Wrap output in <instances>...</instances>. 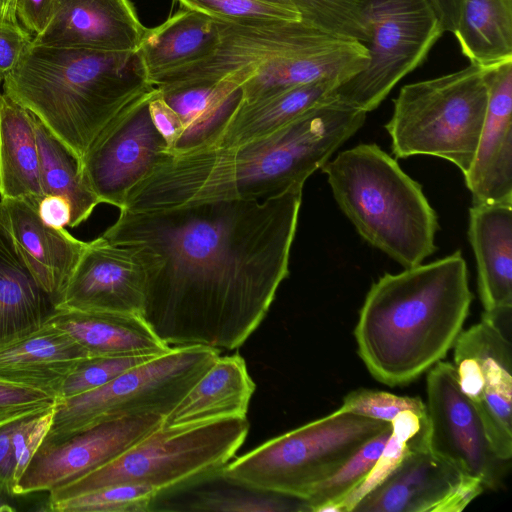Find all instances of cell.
Masks as SVG:
<instances>
[{"instance_id": "obj_5", "label": "cell", "mask_w": 512, "mask_h": 512, "mask_svg": "<svg viewBox=\"0 0 512 512\" xmlns=\"http://www.w3.org/2000/svg\"><path fill=\"white\" fill-rule=\"evenodd\" d=\"M321 170L338 206L370 245L404 268L436 251L435 210L421 185L377 144L343 150Z\"/></svg>"}, {"instance_id": "obj_41", "label": "cell", "mask_w": 512, "mask_h": 512, "mask_svg": "<svg viewBox=\"0 0 512 512\" xmlns=\"http://www.w3.org/2000/svg\"><path fill=\"white\" fill-rule=\"evenodd\" d=\"M55 408V407H54ZM54 408L17 422L12 434V486L16 496L17 484L32 457L41 446L53 419Z\"/></svg>"}, {"instance_id": "obj_25", "label": "cell", "mask_w": 512, "mask_h": 512, "mask_svg": "<svg viewBox=\"0 0 512 512\" xmlns=\"http://www.w3.org/2000/svg\"><path fill=\"white\" fill-rule=\"evenodd\" d=\"M255 383L238 354L218 356L212 366L163 418L166 427L246 417Z\"/></svg>"}, {"instance_id": "obj_44", "label": "cell", "mask_w": 512, "mask_h": 512, "mask_svg": "<svg viewBox=\"0 0 512 512\" xmlns=\"http://www.w3.org/2000/svg\"><path fill=\"white\" fill-rule=\"evenodd\" d=\"M54 3L55 0H17V20L34 37L48 24Z\"/></svg>"}, {"instance_id": "obj_37", "label": "cell", "mask_w": 512, "mask_h": 512, "mask_svg": "<svg viewBox=\"0 0 512 512\" xmlns=\"http://www.w3.org/2000/svg\"><path fill=\"white\" fill-rule=\"evenodd\" d=\"M301 20L342 38L365 41L363 16L369 0H292Z\"/></svg>"}, {"instance_id": "obj_23", "label": "cell", "mask_w": 512, "mask_h": 512, "mask_svg": "<svg viewBox=\"0 0 512 512\" xmlns=\"http://www.w3.org/2000/svg\"><path fill=\"white\" fill-rule=\"evenodd\" d=\"M47 322L68 333L90 357H156L171 349L136 314L56 309Z\"/></svg>"}, {"instance_id": "obj_39", "label": "cell", "mask_w": 512, "mask_h": 512, "mask_svg": "<svg viewBox=\"0 0 512 512\" xmlns=\"http://www.w3.org/2000/svg\"><path fill=\"white\" fill-rule=\"evenodd\" d=\"M340 410L391 422L402 411L427 416L426 404L420 397L398 396L385 391L359 388L348 393Z\"/></svg>"}, {"instance_id": "obj_21", "label": "cell", "mask_w": 512, "mask_h": 512, "mask_svg": "<svg viewBox=\"0 0 512 512\" xmlns=\"http://www.w3.org/2000/svg\"><path fill=\"white\" fill-rule=\"evenodd\" d=\"M90 357L68 333L46 322L0 345V380L44 391L59 399L62 384Z\"/></svg>"}, {"instance_id": "obj_46", "label": "cell", "mask_w": 512, "mask_h": 512, "mask_svg": "<svg viewBox=\"0 0 512 512\" xmlns=\"http://www.w3.org/2000/svg\"><path fill=\"white\" fill-rule=\"evenodd\" d=\"M38 212L42 220L53 227H65L71 217L69 202L59 195H45L39 203Z\"/></svg>"}, {"instance_id": "obj_4", "label": "cell", "mask_w": 512, "mask_h": 512, "mask_svg": "<svg viewBox=\"0 0 512 512\" xmlns=\"http://www.w3.org/2000/svg\"><path fill=\"white\" fill-rule=\"evenodd\" d=\"M3 93L35 115L80 159L101 132L155 87L136 52L32 43L3 78Z\"/></svg>"}, {"instance_id": "obj_35", "label": "cell", "mask_w": 512, "mask_h": 512, "mask_svg": "<svg viewBox=\"0 0 512 512\" xmlns=\"http://www.w3.org/2000/svg\"><path fill=\"white\" fill-rule=\"evenodd\" d=\"M241 487L242 489L199 492L182 510L227 512L309 511L306 502L302 499Z\"/></svg>"}, {"instance_id": "obj_6", "label": "cell", "mask_w": 512, "mask_h": 512, "mask_svg": "<svg viewBox=\"0 0 512 512\" xmlns=\"http://www.w3.org/2000/svg\"><path fill=\"white\" fill-rule=\"evenodd\" d=\"M248 431L246 417L173 427L161 424L117 458L48 492V501L115 484H143L161 495L220 476Z\"/></svg>"}, {"instance_id": "obj_18", "label": "cell", "mask_w": 512, "mask_h": 512, "mask_svg": "<svg viewBox=\"0 0 512 512\" xmlns=\"http://www.w3.org/2000/svg\"><path fill=\"white\" fill-rule=\"evenodd\" d=\"M129 0H55L33 43L105 52H136L147 31Z\"/></svg>"}, {"instance_id": "obj_42", "label": "cell", "mask_w": 512, "mask_h": 512, "mask_svg": "<svg viewBox=\"0 0 512 512\" xmlns=\"http://www.w3.org/2000/svg\"><path fill=\"white\" fill-rule=\"evenodd\" d=\"M33 35L19 23L0 21V76L13 71L31 45Z\"/></svg>"}, {"instance_id": "obj_38", "label": "cell", "mask_w": 512, "mask_h": 512, "mask_svg": "<svg viewBox=\"0 0 512 512\" xmlns=\"http://www.w3.org/2000/svg\"><path fill=\"white\" fill-rule=\"evenodd\" d=\"M153 357H88L68 375L62 384L60 401L103 386L121 373Z\"/></svg>"}, {"instance_id": "obj_27", "label": "cell", "mask_w": 512, "mask_h": 512, "mask_svg": "<svg viewBox=\"0 0 512 512\" xmlns=\"http://www.w3.org/2000/svg\"><path fill=\"white\" fill-rule=\"evenodd\" d=\"M35 115L0 93V199L39 207L44 197Z\"/></svg>"}, {"instance_id": "obj_24", "label": "cell", "mask_w": 512, "mask_h": 512, "mask_svg": "<svg viewBox=\"0 0 512 512\" xmlns=\"http://www.w3.org/2000/svg\"><path fill=\"white\" fill-rule=\"evenodd\" d=\"M55 310L0 212V345L36 331Z\"/></svg>"}, {"instance_id": "obj_34", "label": "cell", "mask_w": 512, "mask_h": 512, "mask_svg": "<svg viewBox=\"0 0 512 512\" xmlns=\"http://www.w3.org/2000/svg\"><path fill=\"white\" fill-rule=\"evenodd\" d=\"M159 493L143 484H115L76 496L47 501V510L54 512H145Z\"/></svg>"}, {"instance_id": "obj_19", "label": "cell", "mask_w": 512, "mask_h": 512, "mask_svg": "<svg viewBox=\"0 0 512 512\" xmlns=\"http://www.w3.org/2000/svg\"><path fill=\"white\" fill-rule=\"evenodd\" d=\"M486 79L487 109L465 184L472 204L512 203V61L486 69Z\"/></svg>"}, {"instance_id": "obj_7", "label": "cell", "mask_w": 512, "mask_h": 512, "mask_svg": "<svg viewBox=\"0 0 512 512\" xmlns=\"http://www.w3.org/2000/svg\"><path fill=\"white\" fill-rule=\"evenodd\" d=\"M488 102L486 69L458 71L404 85L385 128L396 158L445 159L463 176L473 162Z\"/></svg>"}, {"instance_id": "obj_36", "label": "cell", "mask_w": 512, "mask_h": 512, "mask_svg": "<svg viewBox=\"0 0 512 512\" xmlns=\"http://www.w3.org/2000/svg\"><path fill=\"white\" fill-rule=\"evenodd\" d=\"M183 8L233 23L300 21L292 0H176Z\"/></svg>"}, {"instance_id": "obj_51", "label": "cell", "mask_w": 512, "mask_h": 512, "mask_svg": "<svg viewBox=\"0 0 512 512\" xmlns=\"http://www.w3.org/2000/svg\"><path fill=\"white\" fill-rule=\"evenodd\" d=\"M2 81H3V79H2V78H1V76H0V84H1V82H2Z\"/></svg>"}, {"instance_id": "obj_11", "label": "cell", "mask_w": 512, "mask_h": 512, "mask_svg": "<svg viewBox=\"0 0 512 512\" xmlns=\"http://www.w3.org/2000/svg\"><path fill=\"white\" fill-rule=\"evenodd\" d=\"M511 308L485 312L458 335L454 367L462 392L475 406L495 454L512 457Z\"/></svg>"}, {"instance_id": "obj_14", "label": "cell", "mask_w": 512, "mask_h": 512, "mask_svg": "<svg viewBox=\"0 0 512 512\" xmlns=\"http://www.w3.org/2000/svg\"><path fill=\"white\" fill-rule=\"evenodd\" d=\"M156 90L116 117L81 160L84 181L101 203L122 209L131 188L168 152L149 112Z\"/></svg>"}, {"instance_id": "obj_2", "label": "cell", "mask_w": 512, "mask_h": 512, "mask_svg": "<svg viewBox=\"0 0 512 512\" xmlns=\"http://www.w3.org/2000/svg\"><path fill=\"white\" fill-rule=\"evenodd\" d=\"M367 113L335 98L279 130L235 147L205 146L164 157L129 191L120 210L264 200L296 188L330 160Z\"/></svg>"}, {"instance_id": "obj_33", "label": "cell", "mask_w": 512, "mask_h": 512, "mask_svg": "<svg viewBox=\"0 0 512 512\" xmlns=\"http://www.w3.org/2000/svg\"><path fill=\"white\" fill-rule=\"evenodd\" d=\"M391 431L392 425L363 444L334 474L321 482L305 500L309 511H334L371 472Z\"/></svg>"}, {"instance_id": "obj_48", "label": "cell", "mask_w": 512, "mask_h": 512, "mask_svg": "<svg viewBox=\"0 0 512 512\" xmlns=\"http://www.w3.org/2000/svg\"><path fill=\"white\" fill-rule=\"evenodd\" d=\"M17 0H0V21L19 23L16 16Z\"/></svg>"}, {"instance_id": "obj_1", "label": "cell", "mask_w": 512, "mask_h": 512, "mask_svg": "<svg viewBox=\"0 0 512 512\" xmlns=\"http://www.w3.org/2000/svg\"><path fill=\"white\" fill-rule=\"evenodd\" d=\"M303 188L264 200L120 210L101 235L144 273L141 317L170 347L235 350L289 275Z\"/></svg>"}, {"instance_id": "obj_26", "label": "cell", "mask_w": 512, "mask_h": 512, "mask_svg": "<svg viewBox=\"0 0 512 512\" xmlns=\"http://www.w3.org/2000/svg\"><path fill=\"white\" fill-rule=\"evenodd\" d=\"M338 87L335 81L319 80L250 102L240 99L223 128L206 146L235 147L263 138L335 99Z\"/></svg>"}, {"instance_id": "obj_28", "label": "cell", "mask_w": 512, "mask_h": 512, "mask_svg": "<svg viewBox=\"0 0 512 512\" xmlns=\"http://www.w3.org/2000/svg\"><path fill=\"white\" fill-rule=\"evenodd\" d=\"M217 34L216 20L187 8L148 28L136 51L146 81L153 86L166 73L202 57Z\"/></svg>"}, {"instance_id": "obj_45", "label": "cell", "mask_w": 512, "mask_h": 512, "mask_svg": "<svg viewBox=\"0 0 512 512\" xmlns=\"http://www.w3.org/2000/svg\"><path fill=\"white\" fill-rule=\"evenodd\" d=\"M20 421V420H19ZM18 421L0 428V496L15 497L12 486L11 439Z\"/></svg>"}, {"instance_id": "obj_22", "label": "cell", "mask_w": 512, "mask_h": 512, "mask_svg": "<svg viewBox=\"0 0 512 512\" xmlns=\"http://www.w3.org/2000/svg\"><path fill=\"white\" fill-rule=\"evenodd\" d=\"M468 238L484 311L512 307V203L472 204Z\"/></svg>"}, {"instance_id": "obj_3", "label": "cell", "mask_w": 512, "mask_h": 512, "mask_svg": "<svg viewBox=\"0 0 512 512\" xmlns=\"http://www.w3.org/2000/svg\"><path fill=\"white\" fill-rule=\"evenodd\" d=\"M472 299L460 251L381 276L370 287L354 329L370 374L390 387L417 379L453 347Z\"/></svg>"}, {"instance_id": "obj_43", "label": "cell", "mask_w": 512, "mask_h": 512, "mask_svg": "<svg viewBox=\"0 0 512 512\" xmlns=\"http://www.w3.org/2000/svg\"><path fill=\"white\" fill-rule=\"evenodd\" d=\"M149 112L167 144L168 152H171L184 129L180 117L163 99L158 89L149 101Z\"/></svg>"}, {"instance_id": "obj_20", "label": "cell", "mask_w": 512, "mask_h": 512, "mask_svg": "<svg viewBox=\"0 0 512 512\" xmlns=\"http://www.w3.org/2000/svg\"><path fill=\"white\" fill-rule=\"evenodd\" d=\"M0 212L35 278L56 306L87 242L64 227L45 223L38 207L27 200L0 199Z\"/></svg>"}, {"instance_id": "obj_31", "label": "cell", "mask_w": 512, "mask_h": 512, "mask_svg": "<svg viewBox=\"0 0 512 512\" xmlns=\"http://www.w3.org/2000/svg\"><path fill=\"white\" fill-rule=\"evenodd\" d=\"M35 130L44 196L64 197L71 209L68 226L77 227L90 217L101 202L84 181L81 161L73 151L37 117Z\"/></svg>"}, {"instance_id": "obj_16", "label": "cell", "mask_w": 512, "mask_h": 512, "mask_svg": "<svg viewBox=\"0 0 512 512\" xmlns=\"http://www.w3.org/2000/svg\"><path fill=\"white\" fill-rule=\"evenodd\" d=\"M163 417L147 415L103 422L51 445H41L21 476L16 496L51 490L117 458L161 426Z\"/></svg>"}, {"instance_id": "obj_17", "label": "cell", "mask_w": 512, "mask_h": 512, "mask_svg": "<svg viewBox=\"0 0 512 512\" xmlns=\"http://www.w3.org/2000/svg\"><path fill=\"white\" fill-rule=\"evenodd\" d=\"M143 269L126 246L103 237L87 242L56 309L140 315Z\"/></svg>"}, {"instance_id": "obj_50", "label": "cell", "mask_w": 512, "mask_h": 512, "mask_svg": "<svg viewBox=\"0 0 512 512\" xmlns=\"http://www.w3.org/2000/svg\"><path fill=\"white\" fill-rule=\"evenodd\" d=\"M502 1H503V3H504L506 6H508V7L512 8V0H502Z\"/></svg>"}, {"instance_id": "obj_12", "label": "cell", "mask_w": 512, "mask_h": 512, "mask_svg": "<svg viewBox=\"0 0 512 512\" xmlns=\"http://www.w3.org/2000/svg\"><path fill=\"white\" fill-rule=\"evenodd\" d=\"M217 39L202 57L158 78L160 92L237 76L245 82L275 62L311 50L331 36L303 20L233 23L217 21Z\"/></svg>"}, {"instance_id": "obj_9", "label": "cell", "mask_w": 512, "mask_h": 512, "mask_svg": "<svg viewBox=\"0 0 512 512\" xmlns=\"http://www.w3.org/2000/svg\"><path fill=\"white\" fill-rule=\"evenodd\" d=\"M219 352L204 346L171 347L99 388L59 401L41 445L61 442L115 419L166 417L212 366Z\"/></svg>"}, {"instance_id": "obj_15", "label": "cell", "mask_w": 512, "mask_h": 512, "mask_svg": "<svg viewBox=\"0 0 512 512\" xmlns=\"http://www.w3.org/2000/svg\"><path fill=\"white\" fill-rule=\"evenodd\" d=\"M485 488L428 446L409 453L352 512H461Z\"/></svg>"}, {"instance_id": "obj_49", "label": "cell", "mask_w": 512, "mask_h": 512, "mask_svg": "<svg viewBox=\"0 0 512 512\" xmlns=\"http://www.w3.org/2000/svg\"><path fill=\"white\" fill-rule=\"evenodd\" d=\"M15 507L9 502V498L0 496V512H13Z\"/></svg>"}, {"instance_id": "obj_10", "label": "cell", "mask_w": 512, "mask_h": 512, "mask_svg": "<svg viewBox=\"0 0 512 512\" xmlns=\"http://www.w3.org/2000/svg\"><path fill=\"white\" fill-rule=\"evenodd\" d=\"M363 22L368 62L335 94L368 113L426 59L444 31L429 0H369Z\"/></svg>"}, {"instance_id": "obj_8", "label": "cell", "mask_w": 512, "mask_h": 512, "mask_svg": "<svg viewBox=\"0 0 512 512\" xmlns=\"http://www.w3.org/2000/svg\"><path fill=\"white\" fill-rule=\"evenodd\" d=\"M390 426L391 422L338 408L232 459L220 477L234 485L305 501L363 444Z\"/></svg>"}, {"instance_id": "obj_29", "label": "cell", "mask_w": 512, "mask_h": 512, "mask_svg": "<svg viewBox=\"0 0 512 512\" xmlns=\"http://www.w3.org/2000/svg\"><path fill=\"white\" fill-rule=\"evenodd\" d=\"M244 80L231 76L218 82L160 92L178 114L184 129L169 153L208 145L223 128L241 99Z\"/></svg>"}, {"instance_id": "obj_40", "label": "cell", "mask_w": 512, "mask_h": 512, "mask_svg": "<svg viewBox=\"0 0 512 512\" xmlns=\"http://www.w3.org/2000/svg\"><path fill=\"white\" fill-rule=\"evenodd\" d=\"M58 402L44 391L0 380V428L51 410Z\"/></svg>"}, {"instance_id": "obj_13", "label": "cell", "mask_w": 512, "mask_h": 512, "mask_svg": "<svg viewBox=\"0 0 512 512\" xmlns=\"http://www.w3.org/2000/svg\"><path fill=\"white\" fill-rule=\"evenodd\" d=\"M428 446L481 482L485 489L503 486L510 461L491 448L480 416L462 392L453 363L439 361L426 381Z\"/></svg>"}, {"instance_id": "obj_30", "label": "cell", "mask_w": 512, "mask_h": 512, "mask_svg": "<svg viewBox=\"0 0 512 512\" xmlns=\"http://www.w3.org/2000/svg\"><path fill=\"white\" fill-rule=\"evenodd\" d=\"M453 35L470 64L489 69L512 61V8L502 0H464Z\"/></svg>"}, {"instance_id": "obj_47", "label": "cell", "mask_w": 512, "mask_h": 512, "mask_svg": "<svg viewBox=\"0 0 512 512\" xmlns=\"http://www.w3.org/2000/svg\"><path fill=\"white\" fill-rule=\"evenodd\" d=\"M444 32L454 33L460 19L464 0H429Z\"/></svg>"}, {"instance_id": "obj_32", "label": "cell", "mask_w": 512, "mask_h": 512, "mask_svg": "<svg viewBox=\"0 0 512 512\" xmlns=\"http://www.w3.org/2000/svg\"><path fill=\"white\" fill-rule=\"evenodd\" d=\"M392 431L376 464L364 481L334 508L336 512H352L357 503L381 484L412 451L428 446L427 416L402 411L391 421ZM429 447V446H428Z\"/></svg>"}]
</instances>
